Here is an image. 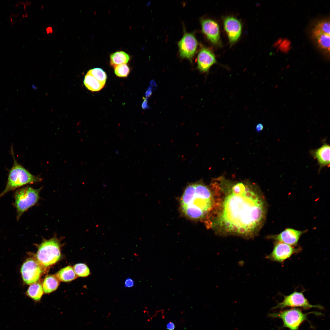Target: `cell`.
Instances as JSON below:
<instances>
[{"label": "cell", "mask_w": 330, "mask_h": 330, "mask_svg": "<svg viewBox=\"0 0 330 330\" xmlns=\"http://www.w3.org/2000/svg\"><path fill=\"white\" fill-rule=\"evenodd\" d=\"M304 233L303 231L287 228L278 234L271 236L268 237L276 241L296 246L300 237Z\"/></svg>", "instance_id": "obj_14"}, {"label": "cell", "mask_w": 330, "mask_h": 330, "mask_svg": "<svg viewBox=\"0 0 330 330\" xmlns=\"http://www.w3.org/2000/svg\"><path fill=\"white\" fill-rule=\"evenodd\" d=\"M330 21L324 20L319 22L313 30L330 35Z\"/></svg>", "instance_id": "obj_24"}, {"label": "cell", "mask_w": 330, "mask_h": 330, "mask_svg": "<svg viewBox=\"0 0 330 330\" xmlns=\"http://www.w3.org/2000/svg\"><path fill=\"white\" fill-rule=\"evenodd\" d=\"M59 280L55 275L46 276L42 283L43 291L45 293H49L56 290L59 284Z\"/></svg>", "instance_id": "obj_16"}, {"label": "cell", "mask_w": 330, "mask_h": 330, "mask_svg": "<svg viewBox=\"0 0 330 330\" xmlns=\"http://www.w3.org/2000/svg\"><path fill=\"white\" fill-rule=\"evenodd\" d=\"M283 301L278 303L271 309H283L288 307H299L305 310L309 309L312 308L323 310L324 308L320 305H313L310 304L305 297L302 292L294 291L288 295H284Z\"/></svg>", "instance_id": "obj_7"}, {"label": "cell", "mask_w": 330, "mask_h": 330, "mask_svg": "<svg viewBox=\"0 0 330 330\" xmlns=\"http://www.w3.org/2000/svg\"><path fill=\"white\" fill-rule=\"evenodd\" d=\"M152 90L150 87L149 86L145 92V95L146 98L147 99L149 98L152 95Z\"/></svg>", "instance_id": "obj_29"}, {"label": "cell", "mask_w": 330, "mask_h": 330, "mask_svg": "<svg viewBox=\"0 0 330 330\" xmlns=\"http://www.w3.org/2000/svg\"><path fill=\"white\" fill-rule=\"evenodd\" d=\"M255 128L257 131L259 132L263 129V126L261 123H259L256 125Z\"/></svg>", "instance_id": "obj_30"}, {"label": "cell", "mask_w": 330, "mask_h": 330, "mask_svg": "<svg viewBox=\"0 0 330 330\" xmlns=\"http://www.w3.org/2000/svg\"><path fill=\"white\" fill-rule=\"evenodd\" d=\"M73 270L76 275L79 277H86L90 274L89 267L84 263H79L73 266Z\"/></svg>", "instance_id": "obj_23"}, {"label": "cell", "mask_w": 330, "mask_h": 330, "mask_svg": "<svg viewBox=\"0 0 330 330\" xmlns=\"http://www.w3.org/2000/svg\"><path fill=\"white\" fill-rule=\"evenodd\" d=\"M143 101L142 104V108L143 109H145L149 108V106L148 104L147 101L148 99L146 97H143Z\"/></svg>", "instance_id": "obj_27"}, {"label": "cell", "mask_w": 330, "mask_h": 330, "mask_svg": "<svg viewBox=\"0 0 330 330\" xmlns=\"http://www.w3.org/2000/svg\"><path fill=\"white\" fill-rule=\"evenodd\" d=\"M311 314L317 315H323L321 313L315 312L304 313L300 309L292 308L269 313L268 316L272 318L281 319L283 322V328H287L289 330H299V326L303 322L308 320V315Z\"/></svg>", "instance_id": "obj_6"}, {"label": "cell", "mask_w": 330, "mask_h": 330, "mask_svg": "<svg viewBox=\"0 0 330 330\" xmlns=\"http://www.w3.org/2000/svg\"><path fill=\"white\" fill-rule=\"evenodd\" d=\"M215 202L213 192L204 184H190L185 189L181 200L182 210L188 217L200 219L207 217L212 210Z\"/></svg>", "instance_id": "obj_2"}, {"label": "cell", "mask_w": 330, "mask_h": 330, "mask_svg": "<svg viewBox=\"0 0 330 330\" xmlns=\"http://www.w3.org/2000/svg\"><path fill=\"white\" fill-rule=\"evenodd\" d=\"M215 56L210 49L202 47L197 57V68L201 72L208 73L211 67L217 63Z\"/></svg>", "instance_id": "obj_13"}, {"label": "cell", "mask_w": 330, "mask_h": 330, "mask_svg": "<svg viewBox=\"0 0 330 330\" xmlns=\"http://www.w3.org/2000/svg\"><path fill=\"white\" fill-rule=\"evenodd\" d=\"M180 56L187 59L191 62L196 52L198 42L193 33H187L184 31V35L178 43Z\"/></svg>", "instance_id": "obj_10"}, {"label": "cell", "mask_w": 330, "mask_h": 330, "mask_svg": "<svg viewBox=\"0 0 330 330\" xmlns=\"http://www.w3.org/2000/svg\"><path fill=\"white\" fill-rule=\"evenodd\" d=\"M302 250L300 247H296L276 241L274 243L272 252L266 256V259L272 261L283 263L287 259L294 254H297Z\"/></svg>", "instance_id": "obj_8"}, {"label": "cell", "mask_w": 330, "mask_h": 330, "mask_svg": "<svg viewBox=\"0 0 330 330\" xmlns=\"http://www.w3.org/2000/svg\"><path fill=\"white\" fill-rule=\"evenodd\" d=\"M215 202L208 225L218 233L246 238L254 237L263 225L266 204L257 185L233 181L224 177L211 185Z\"/></svg>", "instance_id": "obj_1"}, {"label": "cell", "mask_w": 330, "mask_h": 330, "mask_svg": "<svg viewBox=\"0 0 330 330\" xmlns=\"http://www.w3.org/2000/svg\"><path fill=\"white\" fill-rule=\"evenodd\" d=\"M156 84L155 82L153 80H151L150 82V86H149L152 90L156 89Z\"/></svg>", "instance_id": "obj_31"}, {"label": "cell", "mask_w": 330, "mask_h": 330, "mask_svg": "<svg viewBox=\"0 0 330 330\" xmlns=\"http://www.w3.org/2000/svg\"><path fill=\"white\" fill-rule=\"evenodd\" d=\"M134 281L132 278L129 277L126 279L124 282L125 286L127 288H131L134 285Z\"/></svg>", "instance_id": "obj_26"}, {"label": "cell", "mask_w": 330, "mask_h": 330, "mask_svg": "<svg viewBox=\"0 0 330 330\" xmlns=\"http://www.w3.org/2000/svg\"><path fill=\"white\" fill-rule=\"evenodd\" d=\"M330 150L329 145L324 143L319 148L310 151V155L317 160L319 172L324 167H329Z\"/></svg>", "instance_id": "obj_15"}, {"label": "cell", "mask_w": 330, "mask_h": 330, "mask_svg": "<svg viewBox=\"0 0 330 330\" xmlns=\"http://www.w3.org/2000/svg\"><path fill=\"white\" fill-rule=\"evenodd\" d=\"M42 188L35 189L27 186L17 190L14 193V205L16 210V218L18 220L22 214L36 204L39 199Z\"/></svg>", "instance_id": "obj_5"}, {"label": "cell", "mask_w": 330, "mask_h": 330, "mask_svg": "<svg viewBox=\"0 0 330 330\" xmlns=\"http://www.w3.org/2000/svg\"><path fill=\"white\" fill-rule=\"evenodd\" d=\"M313 36L315 38L318 46L327 52L330 51V35L313 30Z\"/></svg>", "instance_id": "obj_17"}, {"label": "cell", "mask_w": 330, "mask_h": 330, "mask_svg": "<svg viewBox=\"0 0 330 330\" xmlns=\"http://www.w3.org/2000/svg\"><path fill=\"white\" fill-rule=\"evenodd\" d=\"M87 73L91 75L99 82L105 84L107 76L105 72L102 69L95 68L90 69Z\"/></svg>", "instance_id": "obj_22"}, {"label": "cell", "mask_w": 330, "mask_h": 330, "mask_svg": "<svg viewBox=\"0 0 330 330\" xmlns=\"http://www.w3.org/2000/svg\"><path fill=\"white\" fill-rule=\"evenodd\" d=\"M83 82L86 88L92 92L100 90L105 85L88 73L85 76Z\"/></svg>", "instance_id": "obj_18"}, {"label": "cell", "mask_w": 330, "mask_h": 330, "mask_svg": "<svg viewBox=\"0 0 330 330\" xmlns=\"http://www.w3.org/2000/svg\"><path fill=\"white\" fill-rule=\"evenodd\" d=\"M61 258L60 243L55 238L42 243L36 255V260L42 269L55 264Z\"/></svg>", "instance_id": "obj_4"}, {"label": "cell", "mask_w": 330, "mask_h": 330, "mask_svg": "<svg viewBox=\"0 0 330 330\" xmlns=\"http://www.w3.org/2000/svg\"><path fill=\"white\" fill-rule=\"evenodd\" d=\"M224 26L231 45L236 42L240 38L242 31L241 24L235 17L229 16L224 20Z\"/></svg>", "instance_id": "obj_12"}, {"label": "cell", "mask_w": 330, "mask_h": 330, "mask_svg": "<svg viewBox=\"0 0 330 330\" xmlns=\"http://www.w3.org/2000/svg\"><path fill=\"white\" fill-rule=\"evenodd\" d=\"M114 72L118 77H127L130 73V69L127 64H121L114 67Z\"/></svg>", "instance_id": "obj_25"}, {"label": "cell", "mask_w": 330, "mask_h": 330, "mask_svg": "<svg viewBox=\"0 0 330 330\" xmlns=\"http://www.w3.org/2000/svg\"><path fill=\"white\" fill-rule=\"evenodd\" d=\"M42 285L39 283L31 284L28 288L26 294L28 296L34 300L39 301L43 294Z\"/></svg>", "instance_id": "obj_21"}, {"label": "cell", "mask_w": 330, "mask_h": 330, "mask_svg": "<svg viewBox=\"0 0 330 330\" xmlns=\"http://www.w3.org/2000/svg\"><path fill=\"white\" fill-rule=\"evenodd\" d=\"M42 269L36 259L33 258L27 259L20 268L23 281L28 285L37 282L41 277Z\"/></svg>", "instance_id": "obj_9"}, {"label": "cell", "mask_w": 330, "mask_h": 330, "mask_svg": "<svg viewBox=\"0 0 330 330\" xmlns=\"http://www.w3.org/2000/svg\"><path fill=\"white\" fill-rule=\"evenodd\" d=\"M175 328V325L174 323L172 321L169 322L166 325V328L168 330H174Z\"/></svg>", "instance_id": "obj_28"}, {"label": "cell", "mask_w": 330, "mask_h": 330, "mask_svg": "<svg viewBox=\"0 0 330 330\" xmlns=\"http://www.w3.org/2000/svg\"><path fill=\"white\" fill-rule=\"evenodd\" d=\"M11 153L13 163L9 171L5 188L1 193L0 197L23 186L41 181V178L32 174L17 162L15 157L13 146L11 147Z\"/></svg>", "instance_id": "obj_3"}, {"label": "cell", "mask_w": 330, "mask_h": 330, "mask_svg": "<svg viewBox=\"0 0 330 330\" xmlns=\"http://www.w3.org/2000/svg\"><path fill=\"white\" fill-rule=\"evenodd\" d=\"M200 22L202 31L208 39L215 45H220L219 28L217 23L209 19H202Z\"/></svg>", "instance_id": "obj_11"}, {"label": "cell", "mask_w": 330, "mask_h": 330, "mask_svg": "<svg viewBox=\"0 0 330 330\" xmlns=\"http://www.w3.org/2000/svg\"><path fill=\"white\" fill-rule=\"evenodd\" d=\"M55 276L59 280L65 282L71 281L77 277L73 268L69 266L60 270Z\"/></svg>", "instance_id": "obj_19"}, {"label": "cell", "mask_w": 330, "mask_h": 330, "mask_svg": "<svg viewBox=\"0 0 330 330\" xmlns=\"http://www.w3.org/2000/svg\"><path fill=\"white\" fill-rule=\"evenodd\" d=\"M130 58L129 55L125 52L117 51L110 56V65L114 68L118 65L125 64L128 62Z\"/></svg>", "instance_id": "obj_20"}]
</instances>
